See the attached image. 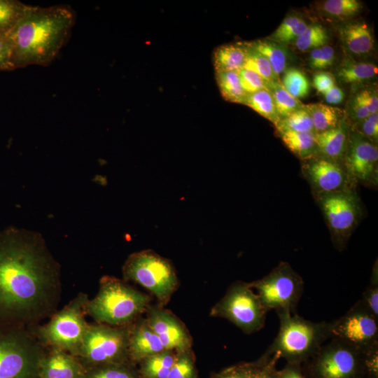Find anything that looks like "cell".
Returning <instances> with one entry per match:
<instances>
[{
    "mask_svg": "<svg viewBox=\"0 0 378 378\" xmlns=\"http://www.w3.org/2000/svg\"><path fill=\"white\" fill-rule=\"evenodd\" d=\"M59 262L38 233L0 232V323L26 328L50 318L61 299Z\"/></svg>",
    "mask_w": 378,
    "mask_h": 378,
    "instance_id": "6da1fadb",
    "label": "cell"
},
{
    "mask_svg": "<svg viewBox=\"0 0 378 378\" xmlns=\"http://www.w3.org/2000/svg\"><path fill=\"white\" fill-rule=\"evenodd\" d=\"M75 14L66 6H29L7 34L13 70L29 65H48L69 38Z\"/></svg>",
    "mask_w": 378,
    "mask_h": 378,
    "instance_id": "7a4b0ae2",
    "label": "cell"
},
{
    "mask_svg": "<svg viewBox=\"0 0 378 378\" xmlns=\"http://www.w3.org/2000/svg\"><path fill=\"white\" fill-rule=\"evenodd\" d=\"M151 298L126 281L111 276L100 279L95 297L89 300L87 314L94 322L112 326L132 323L146 312Z\"/></svg>",
    "mask_w": 378,
    "mask_h": 378,
    "instance_id": "3957f363",
    "label": "cell"
},
{
    "mask_svg": "<svg viewBox=\"0 0 378 378\" xmlns=\"http://www.w3.org/2000/svg\"><path fill=\"white\" fill-rule=\"evenodd\" d=\"M279 330L265 354L283 358L288 363L301 364L312 357L330 339L328 322H313L296 313L277 314Z\"/></svg>",
    "mask_w": 378,
    "mask_h": 378,
    "instance_id": "277c9868",
    "label": "cell"
},
{
    "mask_svg": "<svg viewBox=\"0 0 378 378\" xmlns=\"http://www.w3.org/2000/svg\"><path fill=\"white\" fill-rule=\"evenodd\" d=\"M90 298L79 293L45 324L27 328L47 349L62 350L76 356L88 326L85 320Z\"/></svg>",
    "mask_w": 378,
    "mask_h": 378,
    "instance_id": "5b68a950",
    "label": "cell"
},
{
    "mask_svg": "<svg viewBox=\"0 0 378 378\" xmlns=\"http://www.w3.org/2000/svg\"><path fill=\"white\" fill-rule=\"evenodd\" d=\"M46 350L27 328L0 323V378H39Z\"/></svg>",
    "mask_w": 378,
    "mask_h": 378,
    "instance_id": "8992f818",
    "label": "cell"
},
{
    "mask_svg": "<svg viewBox=\"0 0 378 378\" xmlns=\"http://www.w3.org/2000/svg\"><path fill=\"white\" fill-rule=\"evenodd\" d=\"M122 275L125 281H134L150 291L162 307L178 286L172 262L152 250L130 255L122 266Z\"/></svg>",
    "mask_w": 378,
    "mask_h": 378,
    "instance_id": "52a82bcc",
    "label": "cell"
},
{
    "mask_svg": "<svg viewBox=\"0 0 378 378\" xmlns=\"http://www.w3.org/2000/svg\"><path fill=\"white\" fill-rule=\"evenodd\" d=\"M129 327L130 324L112 326L89 323L76 357L85 370L102 365L130 362Z\"/></svg>",
    "mask_w": 378,
    "mask_h": 378,
    "instance_id": "ba28073f",
    "label": "cell"
},
{
    "mask_svg": "<svg viewBox=\"0 0 378 378\" xmlns=\"http://www.w3.org/2000/svg\"><path fill=\"white\" fill-rule=\"evenodd\" d=\"M267 312L249 283L237 281L211 308L210 315L228 320L246 334L261 330Z\"/></svg>",
    "mask_w": 378,
    "mask_h": 378,
    "instance_id": "9c48e42d",
    "label": "cell"
},
{
    "mask_svg": "<svg viewBox=\"0 0 378 378\" xmlns=\"http://www.w3.org/2000/svg\"><path fill=\"white\" fill-rule=\"evenodd\" d=\"M265 311L296 313L304 290L302 277L285 262L279 263L267 275L249 283Z\"/></svg>",
    "mask_w": 378,
    "mask_h": 378,
    "instance_id": "30bf717a",
    "label": "cell"
},
{
    "mask_svg": "<svg viewBox=\"0 0 378 378\" xmlns=\"http://www.w3.org/2000/svg\"><path fill=\"white\" fill-rule=\"evenodd\" d=\"M307 360L309 378H360L365 374L364 353L338 339L323 344Z\"/></svg>",
    "mask_w": 378,
    "mask_h": 378,
    "instance_id": "8fae6325",
    "label": "cell"
},
{
    "mask_svg": "<svg viewBox=\"0 0 378 378\" xmlns=\"http://www.w3.org/2000/svg\"><path fill=\"white\" fill-rule=\"evenodd\" d=\"M328 326L330 339L342 340L363 352L378 345V318L360 300Z\"/></svg>",
    "mask_w": 378,
    "mask_h": 378,
    "instance_id": "7c38bea8",
    "label": "cell"
},
{
    "mask_svg": "<svg viewBox=\"0 0 378 378\" xmlns=\"http://www.w3.org/2000/svg\"><path fill=\"white\" fill-rule=\"evenodd\" d=\"M320 205L330 230L342 246L358 216L357 200L347 190L319 195Z\"/></svg>",
    "mask_w": 378,
    "mask_h": 378,
    "instance_id": "4fadbf2b",
    "label": "cell"
},
{
    "mask_svg": "<svg viewBox=\"0 0 378 378\" xmlns=\"http://www.w3.org/2000/svg\"><path fill=\"white\" fill-rule=\"evenodd\" d=\"M343 158L348 176L363 183L375 182L377 177V144L355 130H351Z\"/></svg>",
    "mask_w": 378,
    "mask_h": 378,
    "instance_id": "5bb4252c",
    "label": "cell"
},
{
    "mask_svg": "<svg viewBox=\"0 0 378 378\" xmlns=\"http://www.w3.org/2000/svg\"><path fill=\"white\" fill-rule=\"evenodd\" d=\"M145 313L149 326L164 349L178 352L191 349L192 339L189 331L172 312L159 304H150Z\"/></svg>",
    "mask_w": 378,
    "mask_h": 378,
    "instance_id": "9a60e30c",
    "label": "cell"
},
{
    "mask_svg": "<svg viewBox=\"0 0 378 378\" xmlns=\"http://www.w3.org/2000/svg\"><path fill=\"white\" fill-rule=\"evenodd\" d=\"M309 160L303 173L318 195L345 190L348 175L337 162L324 158Z\"/></svg>",
    "mask_w": 378,
    "mask_h": 378,
    "instance_id": "2e32d148",
    "label": "cell"
},
{
    "mask_svg": "<svg viewBox=\"0 0 378 378\" xmlns=\"http://www.w3.org/2000/svg\"><path fill=\"white\" fill-rule=\"evenodd\" d=\"M163 350L161 341L146 318L140 316L130 324L128 354L131 363L136 365L143 359Z\"/></svg>",
    "mask_w": 378,
    "mask_h": 378,
    "instance_id": "e0dca14e",
    "label": "cell"
},
{
    "mask_svg": "<svg viewBox=\"0 0 378 378\" xmlns=\"http://www.w3.org/2000/svg\"><path fill=\"white\" fill-rule=\"evenodd\" d=\"M85 369L70 353L47 349L38 368L39 378H84Z\"/></svg>",
    "mask_w": 378,
    "mask_h": 378,
    "instance_id": "ac0fdd59",
    "label": "cell"
},
{
    "mask_svg": "<svg viewBox=\"0 0 378 378\" xmlns=\"http://www.w3.org/2000/svg\"><path fill=\"white\" fill-rule=\"evenodd\" d=\"M337 32L343 48L351 58L368 55L374 49L372 30L363 20L345 21Z\"/></svg>",
    "mask_w": 378,
    "mask_h": 378,
    "instance_id": "d6986e66",
    "label": "cell"
},
{
    "mask_svg": "<svg viewBox=\"0 0 378 378\" xmlns=\"http://www.w3.org/2000/svg\"><path fill=\"white\" fill-rule=\"evenodd\" d=\"M349 132L343 121L337 127L320 133H315L317 153L322 158L337 161L344 158Z\"/></svg>",
    "mask_w": 378,
    "mask_h": 378,
    "instance_id": "ffe728a7",
    "label": "cell"
},
{
    "mask_svg": "<svg viewBox=\"0 0 378 378\" xmlns=\"http://www.w3.org/2000/svg\"><path fill=\"white\" fill-rule=\"evenodd\" d=\"M248 50V43H232L218 47L213 55L215 71H239L244 66Z\"/></svg>",
    "mask_w": 378,
    "mask_h": 378,
    "instance_id": "44dd1931",
    "label": "cell"
},
{
    "mask_svg": "<svg viewBox=\"0 0 378 378\" xmlns=\"http://www.w3.org/2000/svg\"><path fill=\"white\" fill-rule=\"evenodd\" d=\"M377 73L374 64L346 57L337 67L335 77L342 84L360 85L374 78Z\"/></svg>",
    "mask_w": 378,
    "mask_h": 378,
    "instance_id": "7402d4cb",
    "label": "cell"
},
{
    "mask_svg": "<svg viewBox=\"0 0 378 378\" xmlns=\"http://www.w3.org/2000/svg\"><path fill=\"white\" fill-rule=\"evenodd\" d=\"M277 359L263 354L253 362L240 363L214 374L211 378H260L275 367Z\"/></svg>",
    "mask_w": 378,
    "mask_h": 378,
    "instance_id": "603a6c76",
    "label": "cell"
},
{
    "mask_svg": "<svg viewBox=\"0 0 378 378\" xmlns=\"http://www.w3.org/2000/svg\"><path fill=\"white\" fill-rule=\"evenodd\" d=\"M303 108L312 118L315 133L335 128L344 121V112L337 107L326 104L312 103L304 104Z\"/></svg>",
    "mask_w": 378,
    "mask_h": 378,
    "instance_id": "cb8c5ba5",
    "label": "cell"
},
{
    "mask_svg": "<svg viewBox=\"0 0 378 378\" xmlns=\"http://www.w3.org/2000/svg\"><path fill=\"white\" fill-rule=\"evenodd\" d=\"M176 351L164 349L141 360L137 369L141 378H167L172 367Z\"/></svg>",
    "mask_w": 378,
    "mask_h": 378,
    "instance_id": "d4e9b609",
    "label": "cell"
},
{
    "mask_svg": "<svg viewBox=\"0 0 378 378\" xmlns=\"http://www.w3.org/2000/svg\"><path fill=\"white\" fill-rule=\"evenodd\" d=\"M249 44L267 59L277 77L285 71L288 55L283 44L269 38L257 40Z\"/></svg>",
    "mask_w": 378,
    "mask_h": 378,
    "instance_id": "484cf974",
    "label": "cell"
},
{
    "mask_svg": "<svg viewBox=\"0 0 378 378\" xmlns=\"http://www.w3.org/2000/svg\"><path fill=\"white\" fill-rule=\"evenodd\" d=\"M285 146L295 155L302 160L311 159L317 153L314 132H279Z\"/></svg>",
    "mask_w": 378,
    "mask_h": 378,
    "instance_id": "4316f807",
    "label": "cell"
},
{
    "mask_svg": "<svg viewBox=\"0 0 378 378\" xmlns=\"http://www.w3.org/2000/svg\"><path fill=\"white\" fill-rule=\"evenodd\" d=\"M216 78L224 99L232 103L244 104L248 94L241 86L237 72L216 71Z\"/></svg>",
    "mask_w": 378,
    "mask_h": 378,
    "instance_id": "83f0119b",
    "label": "cell"
},
{
    "mask_svg": "<svg viewBox=\"0 0 378 378\" xmlns=\"http://www.w3.org/2000/svg\"><path fill=\"white\" fill-rule=\"evenodd\" d=\"M84 378H141L132 363H111L85 370Z\"/></svg>",
    "mask_w": 378,
    "mask_h": 378,
    "instance_id": "f1b7e54d",
    "label": "cell"
},
{
    "mask_svg": "<svg viewBox=\"0 0 378 378\" xmlns=\"http://www.w3.org/2000/svg\"><path fill=\"white\" fill-rule=\"evenodd\" d=\"M243 104L248 106L274 125L280 120L273 97L268 90H261L248 94Z\"/></svg>",
    "mask_w": 378,
    "mask_h": 378,
    "instance_id": "f546056e",
    "label": "cell"
},
{
    "mask_svg": "<svg viewBox=\"0 0 378 378\" xmlns=\"http://www.w3.org/2000/svg\"><path fill=\"white\" fill-rule=\"evenodd\" d=\"M362 8L358 0H326L320 4L319 9L327 18L346 20L357 15Z\"/></svg>",
    "mask_w": 378,
    "mask_h": 378,
    "instance_id": "4dcf8cb0",
    "label": "cell"
},
{
    "mask_svg": "<svg viewBox=\"0 0 378 378\" xmlns=\"http://www.w3.org/2000/svg\"><path fill=\"white\" fill-rule=\"evenodd\" d=\"M268 90L272 94L280 120L303 108L304 104L298 99L290 94L281 82L276 81L270 83L268 85Z\"/></svg>",
    "mask_w": 378,
    "mask_h": 378,
    "instance_id": "1f68e13d",
    "label": "cell"
},
{
    "mask_svg": "<svg viewBox=\"0 0 378 378\" xmlns=\"http://www.w3.org/2000/svg\"><path fill=\"white\" fill-rule=\"evenodd\" d=\"M304 20L296 15L287 16L267 38L279 43L295 41L308 27Z\"/></svg>",
    "mask_w": 378,
    "mask_h": 378,
    "instance_id": "d6a6232c",
    "label": "cell"
},
{
    "mask_svg": "<svg viewBox=\"0 0 378 378\" xmlns=\"http://www.w3.org/2000/svg\"><path fill=\"white\" fill-rule=\"evenodd\" d=\"M29 6L17 0H0V34L7 35L23 17Z\"/></svg>",
    "mask_w": 378,
    "mask_h": 378,
    "instance_id": "836d02e7",
    "label": "cell"
},
{
    "mask_svg": "<svg viewBox=\"0 0 378 378\" xmlns=\"http://www.w3.org/2000/svg\"><path fill=\"white\" fill-rule=\"evenodd\" d=\"M328 35L321 24L308 25L305 31L295 41V48L301 52L311 51L326 45Z\"/></svg>",
    "mask_w": 378,
    "mask_h": 378,
    "instance_id": "e575fe53",
    "label": "cell"
},
{
    "mask_svg": "<svg viewBox=\"0 0 378 378\" xmlns=\"http://www.w3.org/2000/svg\"><path fill=\"white\" fill-rule=\"evenodd\" d=\"M281 85L296 99L305 97L309 92L310 85L306 75L297 68L285 70Z\"/></svg>",
    "mask_w": 378,
    "mask_h": 378,
    "instance_id": "d590c367",
    "label": "cell"
},
{
    "mask_svg": "<svg viewBox=\"0 0 378 378\" xmlns=\"http://www.w3.org/2000/svg\"><path fill=\"white\" fill-rule=\"evenodd\" d=\"M275 127L279 132L290 131L315 133L312 118L304 108L281 119L275 125Z\"/></svg>",
    "mask_w": 378,
    "mask_h": 378,
    "instance_id": "8d00e7d4",
    "label": "cell"
},
{
    "mask_svg": "<svg viewBox=\"0 0 378 378\" xmlns=\"http://www.w3.org/2000/svg\"><path fill=\"white\" fill-rule=\"evenodd\" d=\"M167 378H197L195 358L192 349L178 351Z\"/></svg>",
    "mask_w": 378,
    "mask_h": 378,
    "instance_id": "74e56055",
    "label": "cell"
},
{
    "mask_svg": "<svg viewBox=\"0 0 378 378\" xmlns=\"http://www.w3.org/2000/svg\"><path fill=\"white\" fill-rule=\"evenodd\" d=\"M248 46V55L244 68L256 73L268 83V85L273 82L279 81L267 59L253 50L249 43Z\"/></svg>",
    "mask_w": 378,
    "mask_h": 378,
    "instance_id": "f35d334b",
    "label": "cell"
},
{
    "mask_svg": "<svg viewBox=\"0 0 378 378\" xmlns=\"http://www.w3.org/2000/svg\"><path fill=\"white\" fill-rule=\"evenodd\" d=\"M335 58V50L326 44L310 51L309 64L314 69H326L333 64Z\"/></svg>",
    "mask_w": 378,
    "mask_h": 378,
    "instance_id": "ab89813d",
    "label": "cell"
},
{
    "mask_svg": "<svg viewBox=\"0 0 378 378\" xmlns=\"http://www.w3.org/2000/svg\"><path fill=\"white\" fill-rule=\"evenodd\" d=\"M237 73L241 86L247 94L268 90V83L254 71L243 68Z\"/></svg>",
    "mask_w": 378,
    "mask_h": 378,
    "instance_id": "60d3db41",
    "label": "cell"
},
{
    "mask_svg": "<svg viewBox=\"0 0 378 378\" xmlns=\"http://www.w3.org/2000/svg\"><path fill=\"white\" fill-rule=\"evenodd\" d=\"M360 300L369 311L375 317L378 318V277L377 267L373 270L370 283L363 292Z\"/></svg>",
    "mask_w": 378,
    "mask_h": 378,
    "instance_id": "b9f144b4",
    "label": "cell"
},
{
    "mask_svg": "<svg viewBox=\"0 0 378 378\" xmlns=\"http://www.w3.org/2000/svg\"><path fill=\"white\" fill-rule=\"evenodd\" d=\"M358 127L355 130L377 144L378 139V113H371L365 119L356 124Z\"/></svg>",
    "mask_w": 378,
    "mask_h": 378,
    "instance_id": "7bdbcfd3",
    "label": "cell"
},
{
    "mask_svg": "<svg viewBox=\"0 0 378 378\" xmlns=\"http://www.w3.org/2000/svg\"><path fill=\"white\" fill-rule=\"evenodd\" d=\"M370 114V113L366 106L356 94L351 97L349 103L348 115L355 122V124L363 120Z\"/></svg>",
    "mask_w": 378,
    "mask_h": 378,
    "instance_id": "ee69618b",
    "label": "cell"
},
{
    "mask_svg": "<svg viewBox=\"0 0 378 378\" xmlns=\"http://www.w3.org/2000/svg\"><path fill=\"white\" fill-rule=\"evenodd\" d=\"M364 353V366L365 374L371 378H377L378 374V345Z\"/></svg>",
    "mask_w": 378,
    "mask_h": 378,
    "instance_id": "f6af8a7d",
    "label": "cell"
},
{
    "mask_svg": "<svg viewBox=\"0 0 378 378\" xmlns=\"http://www.w3.org/2000/svg\"><path fill=\"white\" fill-rule=\"evenodd\" d=\"M371 113H378L377 92L372 88H364L356 94Z\"/></svg>",
    "mask_w": 378,
    "mask_h": 378,
    "instance_id": "bcb514c9",
    "label": "cell"
},
{
    "mask_svg": "<svg viewBox=\"0 0 378 378\" xmlns=\"http://www.w3.org/2000/svg\"><path fill=\"white\" fill-rule=\"evenodd\" d=\"M313 85L318 92L323 94L335 85L333 76L326 71H318L313 77Z\"/></svg>",
    "mask_w": 378,
    "mask_h": 378,
    "instance_id": "7dc6e473",
    "label": "cell"
},
{
    "mask_svg": "<svg viewBox=\"0 0 378 378\" xmlns=\"http://www.w3.org/2000/svg\"><path fill=\"white\" fill-rule=\"evenodd\" d=\"M10 46L7 35L0 34V71H12Z\"/></svg>",
    "mask_w": 378,
    "mask_h": 378,
    "instance_id": "c3c4849f",
    "label": "cell"
},
{
    "mask_svg": "<svg viewBox=\"0 0 378 378\" xmlns=\"http://www.w3.org/2000/svg\"><path fill=\"white\" fill-rule=\"evenodd\" d=\"M276 378H307L300 370V364L288 363L281 371H276Z\"/></svg>",
    "mask_w": 378,
    "mask_h": 378,
    "instance_id": "681fc988",
    "label": "cell"
},
{
    "mask_svg": "<svg viewBox=\"0 0 378 378\" xmlns=\"http://www.w3.org/2000/svg\"><path fill=\"white\" fill-rule=\"evenodd\" d=\"M323 94L326 102L330 104H338L344 99L343 90L336 85H332Z\"/></svg>",
    "mask_w": 378,
    "mask_h": 378,
    "instance_id": "f907efd6",
    "label": "cell"
},
{
    "mask_svg": "<svg viewBox=\"0 0 378 378\" xmlns=\"http://www.w3.org/2000/svg\"><path fill=\"white\" fill-rule=\"evenodd\" d=\"M260 378H276L275 367L267 370Z\"/></svg>",
    "mask_w": 378,
    "mask_h": 378,
    "instance_id": "816d5d0a",
    "label": "cell"
}]
</instances>
